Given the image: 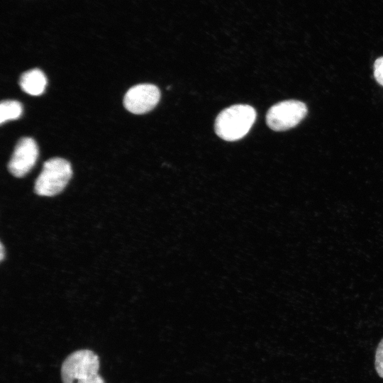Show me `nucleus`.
<instances>
[{"label":"nucleus","mask_w":383,"mask_h":383,"mask_svg":"<svg viewBox=\"0 0 383 383\" xmlns=\"http://www.w3.org/2000/svg\"><path fill=\"white\" fill-rule=\"evenodd\" d=\"M0 250H1L0 258H1V260L2 261L4 258V248L2 243H1Z\"/></svg>","instance_id":"9b49d317"},{"label":"nucleus","mask_w":383,"mask_h":383,"mask_svg":"<svg viewBox=\"0 0 383 383\" xmlns=\"http://www.w3.org/2000/svg\"><path fill=\"white\" fill-rule=\"evenodd\" d=\"M307 111L306 104L300 101H283L268 110L266 122L273 131H287L298 125L305 118Z\"/></svg>","instance_id":"20e7f679"},{"label":"nucleus","mask_w":383,"mask_h":383,"mask_svg":"<svg viewBox=\"0 0 383 383\" xmlns=\"http://www.w3.org/2000/svg\"><path fill=\"white\" fill-rule=\"evenodd\" d=\"M374 76L377 82L383 86V57L377 58L374 62Z\"/></svg>","instance_id":"9d476101"},{"label":"nucleus","mask_w":383,"mask_h":383,"mask_svg":"<svg viewBox=\"0 0 383 383\" xmlns=\"http://www.w3.org/2000/svg\"><path fill=\"white\" fill-rule=\"evenodd\" d=\"M160 98V91L157 87L152 84H140L128 90L123 104L131 113L143 114L154 109Z\"/></svg>","instance_id":"39448f33"},{"label":"nucleus","mask_w":383,"mask_h":383,"mask_svg":"<svg viewBox=\"0 0 383 383\" xmlns=\"http://www.w3.org/2000/svg\"><path fill=\"white\" fill-rule=\"evenodd\" d=\"M72 175V167L67 160L60 157L51 158L44 162L35 182L34 191L40 196H55L65 189Z\"/></svg>","instance_id":"7ed1b4c3"},{"label":"nucleus","mask_w":383,"mask_h":383,"mask_svg":"<svg viewBox=\"0 0 383 383\" xmlns=\"http://www.w3.org/2000/svg\"><path fill=\"white\" fill-rule=\"evenodd\" d=\"M374 365L378 375L383 378V338L377 348Z\"/></svg>","instance_id":"1a4fd4ad"},{"label":"nucleus","mask_w":383,"mask_h":383,"mask_svg":"<svg viewBox=\"0 0 383 383\" xmlns=\"http://www.w3.org/2000/svg\"><path fill=\"white\" fill-rule=\"evenodd\" d=\"M256 119L255 109L247 104H236L223 109L215 121V132L221 139L235 141L243 138Z\"/></svg>","instance_id":"f257e3e1"},{"label":"nucleus","mask_w":383,"mask_h":383,"mask_svg":"<svg viewBox=\"0 0 383 383\" xmlns=\"http://www.w3.org/2000/svg\"><path fill=\"white\" fill-rule=\"evenodd\" d=\"M99 358L93 351L79 350L66 357L62 365L63 383H105L99 374Z\"/></svg>","instance_id":"f03ea898"},{"label":"nucleus","mask_w":383,"mask_h":383,"mask_svg":"<svg viewBox=\"0 0 383 383\" xmlns=\"http://www.w3.org/2000/svg\"><path fill=\"white\" fill-rule=\"evenodd\" d=\"M23 107L20 102L16 100H4L0 104V123L15 120L21 117Z\"/></svg>","instance_id":"6e6552de"},{"label":"nucleus","mask_w":383,"mask_h":383,"mask_svg":"<svg viewBox=\"0 0 383 383\" xmlns=\"http://www.w3.org/2000/svg\"><path fill=\"white\" fill-rule=\"evenodd\" d=\"M38 157V147L31 138H21L8 164L11 174L16 177H22L28 173L35 165Z\"/></svg>","instance_id":"423d86ee"},{"label":"nucleus","mask_w":383,"mask_h":383,"mask_svg":"<svg viewBox=\"0 0 383 383\" xmlns=\"http://www.w3.org/2000/svg\"><path fill=\"white\" fill-rule=\"evenodd\" d=\"M19 85L26 93L38 96L42 94L47 85V78L39 69H32L25 72L21 77Z\"/></svg>","instance_id":"0eeeda50"}]
</instances>
